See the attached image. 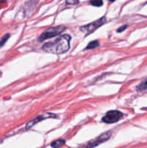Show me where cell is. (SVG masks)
Returning a JSON list of instances; mask_svg holds the SVG:
<instances>
[{"instance_id":"6da1fadb","label":"cell","mask_w":147,"mask_h":148,"mask_svg":"<svg viewBox=\"0 0 147 148\" xmlns=\"http://www.w3.org/2000/svg\"><path fill=\"white\" fill-rule=\"evenodd\" d=\"M70 42L71 36L69 35H63L54 41L45 43L42 47V49L48 53L61 54L66 53L69 50Z\"/></svg>"},{"instance_id":"7a4b0ae2","label":"cell","mask_w":147,"mask_h":148,"mask_svg":"<svg viewBox=\"0 0 147 148\" xmlns=\"http://www.w3.org/2000/svg\"><path fill=\"white\" fill-rule=\"evenodd\" d=\"M65 29H66V27L63 25H59L56 26V27H50V28L45 30V31L40 35V36L39 37V40L41 42L45 40H47V39L55 37V36L61 34L63 31H64Z\"/></svg>"},{"instance_id":"3957f363","label":"cell","mask_w":147,"mask_h":148,"mask_svg":"<svg viewBox=\"0 0 147 148\" xmlns=\"http://www.w3.org/2000/svg\"><path fill=\"white\" fill-rule=\"evenodd\" d=\"M106 23V17H102L89 24L85 25L82 26L80 27V30L83 33H84L86 35H89L90 33H93L94 31L99 28V27L104 25Z\"/></svg>"},{"instance_id":"277c9868","label":"cell","mask_w":147,"mask_h":148,"mask_svg":"<svg viewBox=\"0 0 147 148\" xmlns=\"http://www.w3.org/2000/svg\"><path fill=\"white\" fill-rule=\"evenodd\" d=\"M122 117V114L119 111H108L102 118V121L108 124H112L119 121Z\"/></svg>"},{"instance_id":"5b68a950","label":"cell","mask_w":147,"mask_h":148,"mask_svg":"<svg viewBox=\"0 0 147 148\" xmlns=\"http://www.w3.org/2000/svg\"><path fill=\"white\" fill-rule=\"evenodd\" d=\"M111 135H112V133H111V132H105V133H104V134L99 135V137H97L96 139H95V140L89 142V143H87V145H86V148H93V147H96V146L99 145L101 144V143H105V142H106L107 140H109V139L110 138Z\"/></svg>"},{"instance_id":"8992f818","label":"cell","mask_w":147,"mask_h":148,"mask_svg":"<svg viewBox=\"0 0 147 148\" xmlns=\"http://www.w3.org/2000/svg\"><path fill=\"white\" fill-rule=\"evenodd\" d=\"M57 116L54 114H50V113H47V114H42V115H39L37 116V117H35V119H33V120L29 121L27 124H26V127L25 128L27 130H29L30 129L31 127H33V126L35 125L36 124H37L38 122H40L42 121L43 120L46 119H49V118H57Z\"/></svg>"},{"instance_id":"52a82bcc","label":"cell","mask_w":147,"mask_h":148,"mask_svg":"<svg viewBox=\"0 0 147 148\" xmlns=\"http://www.w3.org/2000/svg\"><path fill=\"white\" fill-rule=\"evenodd\" d=\"M65 144V140H57L56 141H53L51 143V147L53 148H59L61 146H63Z\"/></svg>"},{"instance_id":"ba28073f","label":"cell","mask_w":147,"mask_h":148,"mask_svg":"<svg viewBox=\"0 0 147 148\" xmlns=\"http://www.w3.org/2000/svg\"><path fill=\"white\" fill-rule=\"evenodd\" d=\"M99 46V42L98 40H93V41L90 42L88 43L87 46H86V49H93L95 48L98 47Z\"/></svg>"},{"instance_id":"9c48e42d","label":"cell","mask_w":147,"mask_h":148,"mask_svg":"<svg viewBox=\"0 0 147 148\" xmlns=\"http://www.w3.org/2000/svg\"><path fill=\"white\" fill-rule=\"evenodd\" d=\"M137 90L138 91H144L147 90V80L141 82L138 87H137Z\"/></svg>"},{"instance_id":"30bf717a","label":"cell","mask_w":147,"mask_h":148,"mask_svg":"<svg viewBox=\"0 0 147 148\" xmlns=\"http://www.w3.org/2000/svg\"><path fill=\"white\" fill-rule=\"evenodd\" d=\"M90 4L95 7H101L103 4L102 0H91Z\"/></svg>"},{"instance_id":"8fae6325","label":"cell","mask_w":147,"mask_h":148,"mask_svg":"<svg viewBox=\"0 0 147 148\" xmlns=\"http://www.w3.org/2000/svg\"><path fill=\"white\" fill-rule=\"evenodd\" d=\"M10 34H6L4 35V36L2 37V38L1 39V40H0V47H1V46H3L4 45V43H6V42L7 41V40H8V38H10Z\"/></svg>"},{"instance_id":"7c38bea8","label":"cell","mask_w":147,"mask_h":148,"mask_svg":"<svg viewBox=\"0 0 147 148\" xmlns=\"http://www.w3.org/2000/svg\"><path fill=\"white\" fill-rule=\"evenodd\" d=\"M66 1L68 4H71V5H73V4H77L79 0H66Z\"/></svg>"},{"instance_id":"4fadbf2b","label":"cell","mask_w":147,"mask_h":148,"mask_svg":"<svg viewBox=\"0 0 147 148\" xmlns=\"http://www.w3.org/2000/svg\"><path fill=\"white\" fill-rule=\"evenodd\" d=\"M127 27H128V25H125L122 26V27H120L119 29H118V30H117V32H118V33H121V32L123 31L124 30H125Z\"/></svg>"},{"instance_id":"5bb4252c","label":"cell","mask_w":147,"mask_h":148,"mask_svg":"<svg viewBox=\"0 0 147 148\" xmlns=\"http://www.w3.org/2000/svg\"><path fill=\"white\" fill-rule=\"evenodd\" d=\"M109 1H115V0H109Z\"/></svg>"},{"instance_id":"9a60e30c","label":"cell","mask_w":147,"mask_h":148,"mask_svg":"<svg viewBox=\"0 0 147 148\" xmlns=\"http://www.w3.org/2000/svg\"><path fill=\"white\" fill-rule=\"evenodd\" d=\"M1 72H0V77H1Z\"/></svg>"}]
</instances>
